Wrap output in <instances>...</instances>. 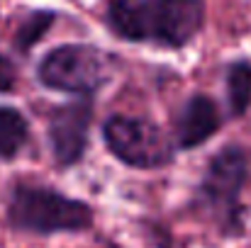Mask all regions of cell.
I'll list each match as a JSON object with an SVG mask.
<instances>
[{"instance_id":"7","label":"cell","mask_w":251,"mask_h":248,"mask_svg":"<svg viewBox=\"0 0 251 248\" xmlns=\"http://www.w3.org/2000/svg\"><path fill=\"white\" fill-rule=\"evenodd\" d=\"M222 122L225 117L217 100L207 92H193L173 114L171 139L176 144V151H195L205 146L212 136H217Z\"/></svg>"},{"instance_id":"2","label":"cell","mask_w":251,"mask_h":248,"mask_svg":"<svg viewBox=\"0 0 251 248\" xmlns=\"http://www.w3.org/2000/svg\"><path fill=\"white\" fill-rule=\"evenodd\" d=\"M251 175L249 149L242 144H225L217 149L198 180L195 207L202 209L225 239H237L247 229V204L242 200Z\"/></svg>"},{"instance_id":"10","label":"cell","mask_w":251,"mask_h":248,"mask_svg":"<svg viewBox=\"0 0 251 248\" xmlns=\"http://www.w3.org/2000/svg\"><path fill=\"white\" fill-rule=\"evenodd\" d=\"M29 144V119L12 105H0V161H15Z\"/></svg>"},{"instance_id":"3","label":"cell","mask_w":251,"mask_h":248,"mask_svg":"<svg viewBox=\"0 0 251 248\" xmlns=\"http://www.w3.org/2000/svg\"><path fill=\"white\" fill-rule=\"evenodd\" d=\"M5 219L12 231L32 236L85 234L95 224V209L85 200L49 185L17 182L10 190Z\"/></svg>"},{"instance_id":"1","label":"cell","mask_w":251,"mask_h":248,"mask_svg":"<svg viewBox=\"0 0 251 248\" xmlns=\"http://www.w3.org/2000/svg\"><path fill=\"white\" fill-rule=\"evenodd\" d=\"M202 0H107L105 27L127 44L180 51L205 29Z\"/></svg>"},{"instance_id":"4","label":"cell","mask_w":251,"mask_h":248,"mask_svg":"<svg viewBox=\"0 0 251 248\" xmlns=\"http://www.w3.org/2000/svg\"><path fill=\"white\" fill-rule=\"evenodd\" d=\"M34 78L42 88L71 97H95L110 83L107 54L85 42H66L44 51L34 66Z\"/></svg>"},{"instance_id":"11","label":"cell","mask_w":251,"mask_h":248,"mask_svg":"<svg viewBox=\"0 0 251 248\" xmlns=\"http://www.w3.org/2000/svg\"><path fill=\"white\" fill-rule=\"evenodd\" d=\"M15 85H17V64L5 51H0V95L12 92Z\"/></svg>"},{"instance_id":"8","label":"cell","mask_w":251,"mask_h":248,"mask_svg":"<svg viewBox=\"0 0 251 248\" xmlns=\"http://www.w3.org/2000/svg\"><path fill=\"white\" fill-rule=\"evenodd\" d=\"M225 100L229 119H242L251 107V59L237 56L225 66Z\"/></svg>"},{"instance_id":"9","label":"cell","mask_w":251,"mask_h":248,"mask_svg":"<svg viewBox=\"0 0 251 248\" xmlns=\"http://www.w3.org/2000/svg\"><path fill=\"white\" fill-rule=\"evenodd\" d=\"M61 12L59 10H51V7H34L29 10L20 24L15 27L12 32V49L22 56H27L37 44L44 42V37L54 29V24L59 22Z\"/></svg>"},{"instance_id":"5","label":"cell","mask_w":251,"mask_h":248,"mask_svg":"<svg viewBox=\"0 0 251 248\" xmlns=\"http://www.w3.org/2000/svg\"><path fill=\"white\" fill-rule=\"evenodd\" d=\"M107 154L132 170H164L176 161V144L154 119L139 114H110L100 127Z\"/></svg>"},{"instance_id":"6","label":"cell","mask_w":251,"mask_h":248,"mask_svg":"<svg viewBox=\"0 0 251 248\" xmlns=\"http://www.w3.org/2000/svg\"><path fill=\"white\" fill-rule=\"evenodd\" d=\"M95 119V97H71L56 105L47 119V141L51 161L59 170H71L81 163L90 146V129Z\"/></svg>"}]
</instances>
